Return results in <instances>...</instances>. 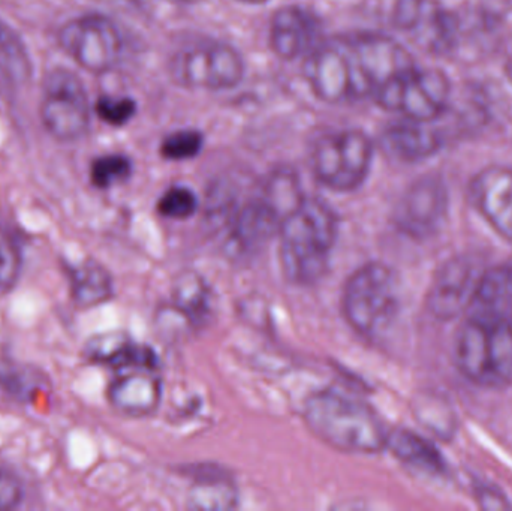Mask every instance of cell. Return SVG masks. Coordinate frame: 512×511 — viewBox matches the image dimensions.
I'll use <instances>...</instances> for the list:
<instances>
[{
	"label": "cell",
	"instance_id": "6da1fadb",
	"mask_svg": "<svg viewBox=\"0 0 512 511\" xmlns=\"http://www.w3.org/2000/svg\"><path fill=\"white\" fill-rule=\"evenodd\" d=\"M411 68V56L399 42L361 33L319 45L307 59L304 72L318 98L342 104L378 95L382 87Z\"/></svg>",
	"mask_w": 512,
	"mask_h": 511
},
{
	"label": "cell",
	"instance_id": "7a4b0ae2",
	"mask_svg": "<svg viewBox=\"0 0 512 511\" xmlns=\"http://www.w3.org/2000/svg\"><path fill=\"white\" fill-rule=\"evenodd\" d=\"M280 264L294 284L309 285L325 275L336 245L337 218L318 198H306L280 225Z\"/></svg>",
	"mask_w": 512,
	"mask_h": 511
},
{
	"label": "cell",
	"instance_id": "3957f363",
	"mask_svg": "<svg viewBox=\"0 0 512 511\" xmlns=\"http://www.w3.org/2000/svg\"><path fill=\"white\" fill-rule=\"evenodd\" d=\"M304 420L310 431L340 452L372 455L387 446V435L375 411L333 390L307 399Z\"/></svg>",
	"mask_w": 512,
	"mask_h": 511
},
{
	"label": "cell",
	"instance_id": "277c9868",
	"mask_svg": "<svg viewBox=\"0 0 512 511\" xmlns=\"http://www.w3.org/2000/svg\"><path fill=\"white\" fill-rule=\"evenodd\" d=\"M454 360L460 374L477 386H511L512 321L474 312L457 333Z\"/></svg>",
	"mask_w": 512,
	"mask_h": 511
},
{
	"label": "cell",
	"instance_id": "5b68a950",
	"mask_svg": "<svg viewBox=\"0 0 512 511\" xmlns=\"http://www.w3.org/2000/svg\"><path fill=\"white\" fill-rule=\"evenodd\" d=\"M343 315L349 326L366 338L384 332L399 311L396 273L382 263H367L346 282Z\"/></svg>",
	"mask_w": 512,
	"mask_h": 511
},
{
	"label": "cell",
	"instance_id": "8992f818",
	"mask_svg": "<svg viewBox=\"0 0 512 511\" xmlns=\"http://www.w3.org/2000/svg\"><path fill=\"white\" fill-rule=\"evenodd\" d=\"M372 155V143L363 132H334L316 141L312 170L327 188L337 192L354 191L366 180Z\"/></svg>",
	"mask_w": 512,
	"mask_h": 511
},
{
	"label": "cell",
	"instance_id": "52a82bcc",
	"mask_svg": "<svg viewBox=\"0 0 512 511\" xmlns=\"http://www.w3.org/2000/svg\"><path fill=\"white\" fill-rule=\"evenodd\" d=\"M171 72L180 84L194 89H231L245 74L242 56L222 42H195L177 51Z\"/></svg>",
	"mask_w": 512,
	"mask_h": 511
},
{
	"label": "cell",
	"instance_id": "ba28073f",
	"mask_svg": "<svg viewBox=\"0 0 512 511\" xmlns=\"http://www.w3.org/2000/svg\"><path fill=\"white\" fill-rule=\"evenodd\" d=\"M450 83L439 71L411 68L379 90V104L387 110L402 113L406 119L430 122L447 107Z\"/></svg>",
	"mask_w": 512,
	"mask_h": 511
},
{
	"label": "cell",
	"instance_id": "9c48e42d",
	"mask_svg": "<svg viewBox=\"0 0 512 511\" xmlns=\"http://www.w3.org/2000/svg\"><path fill=\"white\" fill-rule=\"evenodd\" d=\"M41 119L45 129L60 141H74L86 134L90 123L89 101L74 72L57 68L45 78Z\"/></svg>",
	"mask_w": 512,
	"mask_h": 511
},
{
	"label": "cell",
	"instance_id": "30bf717a",
	"mask_svg": "<svg viewBox=\"0 0 512 511\" xmlns=\"http://www.w3.org/2000/svg\"><path fill=\"white\" fill-rule=\"evenodd\" d=\"M59 45L81 68L104 74L119 62L122 36L113 21L102 15H84L68 21L59 32Z\"/></svg>",
	"mask_w": 512,
	"mask_h": 511
},
{
	"label": "cell",
	"instance_id": "8fae6325",
	"mask_svg": "<svg viewBox=\"0 0 512 511\" xmlns=\"http://www.w3.org/2000/svg\"><path fill=\"white\" fill-rule=\"evenodd\" d=\"M448 210L445 186L438 179H423L411 186L394 212V224L412 239L435 236Z\"/></svg>",
	"mask_w": 512,
	"mask_h": 511
},
{
	"label": "cell",
	"instance_id": "7c38bea8",
	"mask_svg": "<svg viewBox=\"0 0 512 511\" xmlns=\"http://www.w3.org/2000/svg\"><path fill=\"white\" fill-rule=\"evenodd\" d=\"M394 23L427 51L444 53L454 45V18L435 0H397Z\"/></svg>",
	"mask_w": 512,
	"mask_h": 511
},
{
	"label": "cell",
	"instance_id": "4fadbf2b",
	"mask_svg": "<svg viewBox=\"0 0 512 511\" xmlns=\"http://www.w3.org/2000/svg\"><path fill=\"white\" fill-rule=\"evenodd\" d=\"M481 272L468 258L448 260L436 273L427 296L433 317L450 321L472 306Z\"/></svg>",
	"mask_w": 512,
	"mask_h": 511
},
{
	"label": "cell",
	"instance_id": "5bb4252c",
	"mask_svg": "<svg viewBox=\"0 0 512 511\" xmlns=\"http://www.w3.org/2000/svg\"><path fill=\"white\" fill-rule=\"evenodd\" d=\"M471 194L493 230L512 242V170L492 167L481 171L472 182Z\"/></svg>",
	"mask_w": 512,
	"mask_h": 511
},
{
	"label": "cell",
	"instance_id": "9a60e30c",
	"mask_svg": "<svg viewBox=\"0 0 512 511\" xmlns=\"http://www.w3.org/2000/svg\"><path fill=\"white\" fill-rule=\"evenodd\" d=\"M283 216L264 194L249 201L231 221V240L242 252L261 249L274 234H279Z\"/></svg>",
	"mask_w": 512,
	"mask_h": 511
},
{
	"label": "cell",
	"instance_id": "2e32d148",
	"mask_svg": "<svg viewBox=\"0 0 512 511\" xmlns=\"http://www.w3.org/2000/svg\"><path fill=\"white\" fill-rule=\"evenodd\" d=\"M318 30L316 18L304 9L297 6L280 9L271 21V48L282 59H295L312 47Z\"/></svg>",
	"mask_w": 512,
	"mask_h": 511
},
{
	"label": "cell",
	"instance_id": "e0dca14e",
	"mask_svg": "<svg viewBox=\"0 0 512 511\" xmlns=\"http://www.w3.org/2000/svg\"><path fill=\"white\" fill-rule=\"evenodd\" d=\"M86 357L113 369L152 371L158 366V357L152 348L135 344L123 335L95 336L87 342Z\"/></svg>",
	"mask_w": 512,
	"mask_h": 511
},
{
	"label": "cell",
	"instance_id": "ac0fdd59",
	"mask_svg": "<svg viewBox=\"0 0 512 511\" xmlns=\"http://www.w3.org/2000/svg\"><path fill=\"white\" fill-rule=\"evenodd\" d=\"M161 395V381L144 371L117 378L107 393L111 407L134 417L152 414L161 402Z\"/></svg>",
	"mask_w": 512,
	"mask_h": 511
},
{
	"label": "cell",
	"instance_id": "d6986e66",
	"mask_svg": "<svg viewBox=\"0 0 512 511\" xmlns=\"http://www.w3.org/2000/svg\"><path fill=\"white\" fill-rule=\"evenodd\" d=\"M66 273H68L72 300L78 308H96L113 297V278L108 270L95 260L72 264L68 266Z\"/></svg>",
	"mask_w": 512,
	"mask_h": 511
},
{
	"label": "cell",
	"instance_id": "ffe728a7",
	"mask_svg": "<svg viewBox=\"0 0 512 511\" xmlns=\"http://www.w3.org/2000/svg\"><path fill=\"white\" fill-rule=\"evenodd\" d=\"M417 120L406 119L394 123L385 131V147L403 161H420L438 152L441 140L438 135Z\"/></svg>",
	"mask_w": 512,
	"mask_h": 511
},
{
	"label": "cell",
	"instance_id": "44dd1931",
	"mask_svg": "<svg viewBox=\"0 0 512 511\" xmlns=\"http://www.w3.org/2000/svg\"><path fill=\"white\" fill-rule=\"evenodd\" d=\"M474 312L512 321V266H496L481 272L472 300Z\"/></svg>",
	"mask_w": 512,
	"mask_h": 511
},
{
	"label": "cell",
	"instance_id": "7402d4cb",
	"mask_svg": "<svg viewBox=\"0 0 512 511\" xmlns=\"http://www.w3.org/2000/svg\"><path fill=\"white\" fill-rule=\"evenodd\" d=\"M399 461L429 473H442L445 461L435 444L408 429L388 432L387 446Z\"/></svg>",
	"mask_w": 512,
	"mask_h": 511
},
{
	"label": "cell",
	"instance_id": "603a6c76",
	"mask_svg": "<svg viewBox=\"0 0 512 511\" xmlns=\"http://www.w3.org/2000/svg\"><path fill=\"white\" fill-rule=\"evenodd\" d=\"M32 71L26 48L21 39L0 20V75L6 80L21 83Z\"/></svg>",
	"mask_w": 512,
	"mask_h": 511
},
{
	"label": "cell",
	"instance_id": "cb8c5ba5",
	"mask_svg": "<svg viewBox=\"0 0 512 511\" xmlns=\"http://www.w3.org/2000/svg\"><path fill=\"white\" fill-rule=\"evenodd\" d=\"M44 380L35 369L0 360V387L20 401H32L44 386Z\"/></svg>",
	"mask_w": 512,
	"mask_h": 511
},
{
	"label": "cell",
	"instance_id": "d4e9b609",
	"mask_svg": "<svg viewBox=\"0 0 512 511\" xmlns=\"http://www.w3.org/2000/svg\"><path fill=\"white\" fill-rule=\"evenodd\" d=\"M23 273V251L17 237L0 227V296L15 290Z\"/></svg>",
	"mask_w": 512,
	"mask_h": 511
},
{
	"label": "cell",
	"instance_id": "484cf974",
	"mask_svg": "<svg viewBox=\"0 0 512 511\" xmlns=\"http://www.w3.org/2000/svg\"><path fill=\"white\" fill-rule=\"evenodd\" d=\"M131 174L132 162L123 155L101 156L90 167L92 185L99 189H110L126 182Z\"/></svg>",
	"mask_w": 512,
	"mask_h": 511
},
{
	"label": "cell",
	"instance_id": "4316f807",
	"mask_svg": "<svg viewBox=\"0 0 512 511\" xmlns=\"http://www.w3.org/2000/svg\"><path fill=\"white\" fill-rule=\"evenodd\" d=\"M198 201L191 189L183 186H174L168 189L161 200H159L158 210L162 216L171 219H186L197 212Z\"/></svg>",
	"mask_w": 512,
	"mask_h": 511
},
{
	"label": "cell",
	"instance_id": "83f0119b",
	"mask_svg": "<svg viewBox=\"0 0 512 511\" xmlns=\"http://www.w3.org/2000/svg\"><path fill=\"white\" fill-rule=\"evenodd\" d=\"M203 147V137L197 131H180L168 135L162 143V156L171 161L195 158Z\"/></svg>",
	"mask_w": 512,
	"mask_h": 511
},
{
	"label": "cell",
	"instance_id": "f1b7e54d",
	"mask_svg": "<svg viewBox=\"0 0 512 511\" xmlns=\"http://www.w3.org/2000/svg\"><path fill=\"white\" fill-rule=\"evenodd\" d=\"M137 105L129 98L101 96L96 102V113L108 125L123 126L134 117Z\"/></svg>",
	"mask_w": 512,
	"mask_h": 511
},
{
	"label": "cell",
	"instance_id": "f546056e",
	"mask_svg": "<svg viewBox=\"0 0 512 511\" xmlns=\"http://www.w3.org/2000/svg\"><path fill=\"white\" fill-rule=\"evenodd\" d=\"M23 485L14 474L0 470V511L17 509L23 503Z\"/></svg>",
	"mask_w": 512,
	"mask_h": 511
},
{
	"label": "cell",
	"instance_id": "4dcf8cb0",
	"mask_svg": "<svg viewBox=\"0 0 512 511\" xmlns=\"http://www.w3.org/2000/svg\"><path fill=\"white\" fill-rule=\"evenodd\" d=\"M478 503L481 504L483 509L487 510H504L511 509L510 504L505 500L504 495L496 492L495 489L487 488V486H481L478 489Z\"/></svg>",
	"mask_w": 512,
	"mask_h": 511
},
{
	"label": "cell",
	"instance_id": "1f68e13d",
	"mask_svg": "<svg viewBox=\"0 0 512 511\" xmlns=\"http://www.w3.org/2000/svg\"><path fill=\"white\" fill-rule=\"evenodd\" d=\"M508 74H510L512 80V59L510 60V63H508Z\"/></svg>",
	"mask_w": 512,
	"mask_h": 511
},
{
	"label": "cell",
	"instance_id": "d6a6232c",
	"mask_svg": "<svg viewBox=\"0 0 512 511\" xmlns=\"http://www.w3.org/2000/svg\"><path fill=\"white\" fill-rule=\"evenodd\" d=\"M245 2H249V3H264L265 0H245Z\"/></svg>",
	"mask_w": 512,
	"mask_h": 511
},
{
	"label": "cell",
	"instance_id": "836d02e7",
	"mask_svg": "<svg viewBox=\"0 0 512 511\" xmlns=\"http://www.w3.org/2000/svg\"><path fill=\"white\" fill-rule=\"evenodd\" d=\"M179 2H198V0H179Z\"/></svg>",
	"mask_w": 512,
	"mask_h": 511
}]
</instances>
